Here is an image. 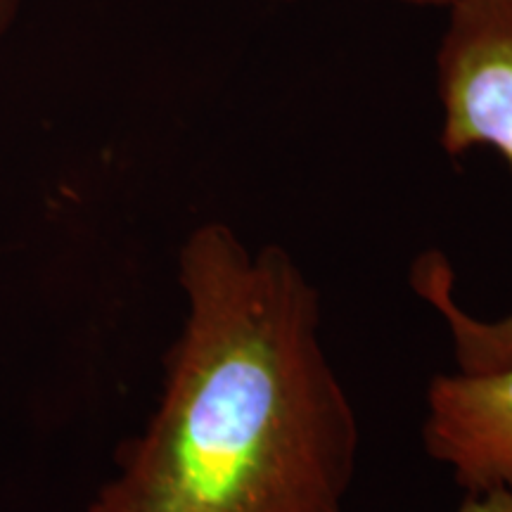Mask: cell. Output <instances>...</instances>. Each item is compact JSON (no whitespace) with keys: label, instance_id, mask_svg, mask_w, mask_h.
Instances as JSON below:
<instances>
[{"label":"cell","instance_id":"5","mask_svg":"<svg viewBox=\"0 0 512 512\" xmlns=\"http://www.w3.org/2000/svg\"><path fill=\"white\" fill-rule=\"evenodd\" d=\"M271 3H297V0H271ZM403 5H415V8H444L448 10L451 5H456L458 0H396Z\"/></svg>","mask_w":512,"mask_h":512},{"label":"cell","instance_id":"1","mask_svg":"<svg viewBox=\"0 0 512 512\" xmlns=\"http://www.w3.org/2000/svg\"><path fill=\"white\" fill-rule=\"evenodd\" d=\"M178 285L155 413L83 512H347L361 434L304 268L209 221L181 245Z\"/></svg>","mask_w":512,"mask_h":512},{"label":"cell","instance_id":"3","mask_svg":"<svg viewBox=\"0 0 512 512\" xmlns=\"http://www.w3.org/2000/svg\"><path fill=\"white\" fill-rule=\"evenodd\" d=\"M422 444L465 494L512 491V363L434 377Z\"/></svg>","mask_w":512,"mask_h":512},{"label":"cell","instance_id":"2","mask_svg":"<svg viewBox=\"0 0 512 512\" xmlns=\"http://www.w3.org/2000/svg\"><path fill=\"white\" fill-rule=\"evenodd\" d=\"M446 12L434 57L439 143L453 159L489 147L512 171V0H458ZM411 283L444 316L458 370L510 366L512 311L498 320H479L458 306L451 266L441 252L418 256Z\"/></svg>","mask_w":512,"mask_h":512},{"label":"cell","instance_id":"4","mask_svg":"<svg viewBox=\"0 0 512 512\" xmlns=\"http://www.w3.org/2000/svg\"><path fill=\"white\" fill-rule=\"evenodd\" d=\"M456 512H512V491L465 494V501Z\"/></svg>","mask_w":512,"mask_h":512},{"label":"cell","instance_id":"6","mask_svg":"<svg viewBox=\"0 0 512 512\" xmlns=\"http://www.w3.org/2000/svg\"><path fill=\"white\" fill-rule=\"evenodd\" d=\"M15 8H17V0H0V31H3L12 22Z\"/></svg>","mask_w":512,"mask_h":512}]
</instances>
